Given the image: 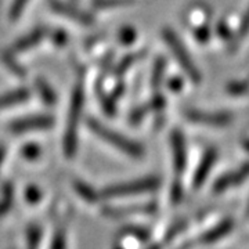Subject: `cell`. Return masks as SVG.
Returning <instances> with one entry per match:
<instances>
[{
    "label": "cell",
    "mask_w": 249,
    "mask_h": 249,
    "mask_svg": "<svg viewBox=\"0 0 249 249\" xmlns=\"http://www.w3.org/2000/svg\"><path fill=\"white\" fill-rule=\"evenodd\" d=\"M83 104H85V90H83L82 82H78L72 91L71 104H70L68 119H67V129L64 134V154L68 158H72L76 152L78 126H79L80 116L83 111Z\"/></svg>",
    "instance_id": "cell-1"
},
{
    "label": "cell",
    "mask_w": 249,
    "mask_h": 249,
    "mask_svg": "<svg viewBox=\"0 0 249 249\" xmlns=\"http://www.w3.org/2000/svg\"><path fill=\"white\" fill-rule=\"evenodd\" d=\"M88 126L90 130L96 136H98L101 140L114 145L115 148H118L119 151H122L126 155H129L132 158H142L144 155V148L142 144L132 142L127 137H124V134L116 133L114 130L108 129L106 124H103L96 119H93V118L88 119Z\"/></svg>",
    "instance_id": "cell-2"
},
{
    "label": "cell",
    "mask_w": 249,
    "mask_h": 249,
    "mask_svg": "<svg viewBox=\"0 0 249 249\" xmlns=\"http://www.w3.org/2000/svg\"><path fill=\"white\" fill-rule=\"evenodd\" d=\"M162 37H163L165 43L169 46L170 52L175 55V58L178 60V65L181 67V70L186 72L188 79L191 80L194 85H199L201 79H202L201 72L196 68V65L193 61V58H191L188 50L186 49L184 43L180 40V37L172 29H169V28H165L162 31Z\"/></svg>",
    "instance_id": "cell-3"
},
{
    "label": "cell",
    "mask_w": 249,
    "mask_h": 249,
    "mask_svg": "<svg viewBox=\"0 0 249 249\" xmlns=\"http://www.w3.org/2000/svg\"><path fill=\"white\" fill-rule=\"evenodd\" d=\"M160 184V180L158 178H144L124 183V184H115V186L106 187L101 193L100 196L103 198H122V196H137V194H144V193H150L157 190Z\"/></svg>",
    "instance_id": "cell-4"
},
{
    "label": "cell",
    "mask_w": 249,
    "mask_h": 249,
    "mask_svg": "<svg viewBox=\"0 0 249 249\" xmlns=\"http://www.w3.org/2000/svg\"><path fill=\"white\" fill-rule=\"evenodd\" d=\"M187 121L196 124H206V126H227L232 122V115L224 111H201V109H187L184 112Z\"/></svg>",
    "instance_id": "cell-5"
},
{
    "label": "cell",
    "mask_w": 249,
    "mask_h": 249,
    "mask_svg": "<svg viewBox=\"0 0 249 249\" xmlns=\"http://www.w3.org/2000/svg\"><path fill=\"white\" fill-rule=\"evenodd\" d=\"M54 124V118L52 115H31L13 121L9 124V130L13 133H27L35 130H47Z\"/></svg>",
    "instance_id": "cell-6"
},
{
    "label": "cell",
    "mask_w": 249,
    "mask_h": 249,
    "mask_svg": "<svg viewBox=\"0 0 249 249\" xmlns=\"http://www.w3.org/2000/svg\"><path fill=\"white\" fill-rule=\"evenodd\" d=\"M249 178V162L248 163H244L241 165L240 168L231 170L226 175H223L222 178H219L213 184V193L216 194H222L224 191L234 188V187H238L242 184L245 180Z\"/></svg>",
    "instance_id": "cell-7"
},
{
    "label": "cell",
    "mask_w": 249,
    "mask_h": 249,
    "mask_svg": "<svg viewBox=\"0 0 249 249\" xmlns=\"http://www.w3.org/2000/svg\"><path fill=\"white\" fill-rule=\"evenodd\" d=\"M170 148L173 158V168L178 175H181L186 170L187 165V145L184 134L181 130H173L170 134Z\"/></svg>",
    "instance_id": "cell-8"
},
{
    "label": "cell",
    "mask_w": 249,
    "mask_h": 249,
    "mask_svg": "<svg viewBox=\"0 0 249 249\" xmlns=\"http://www.w3.org/2000/svg\"><path fill=\"white\" fill-rule=\"evenodd\" d=\"M50 6L55 13L70 18L75 22H79L82 25H93L94 24V18L91 17L89 13L78 9V7H73L71 4H67L64 1H60V0H52Z\"/></svg>",
    "instance_id": "cell-9"
},
{
    "label": "cell",
    "mask_w": 249,
    "mask_h": 249,
    "mask_svg": "<svg viewBox=\"0 0 249 249\" xmlns=\"http://www.w3.org/2000/svg\"><path fill=\"white\" fill-rule=\"evenodd\" d=\"M157 204L155 202H147L144 205H132V206H124V208H112L108 206L103 209V213L107 217L112 219H121V217H127L133 214H152L157 212Z\"/></svg>",
    "instance_id": "cell-10"
},
{
    "label": "cell",
    "mask_w": 249,
    "mask_h": 249,
    "mask_svg": "<svg viewBox=\"0 0 249 249\" xmlns=\"http://www.w3.org/2000/svg\"><path fill=\"white\" fill-rule=\"evenodd\" d=\"M216 160H217V151L214 148H208L204 155H202L201 160H199V163H198V166H196V173L193 176V186L196 187V188L202 187L205 180L209 176L211 170L213 169Z\"/></svg>",
    "instance_id": "cell-11"
},
{
    "label": "cell",
    "mask_w": 249,
    "mask_h": 249,
    "mask_svg": "<svg viewBox=\"0 0 249 249\" xmlns=\"http://www.w3.org/2000/svg\"><path fill=\"white\" fill-rule=\"evenodd\" d=\"M234 229V222L231 219H226L219 224H216L211 230L205 231L202 235H199L196 238V244L199 245H209V244H214L217 241H220L223 237H226L227 234H230L231 230Z\"/></svg>",
    "instance_id": "cell-12"
},
{
    "label": "cell",
    "mask_w": 249,
    "mask_h": 249,
    "mask_svg": "<svg viewBox=\"0 0 249 249\" xmlns=\"http://www.w3.org/2000/svg\"><path fill=\"white\" fill-rule=\"evenodd\" d=\"M49 35V28L47 27H37L35 28L34 31H31L29 34H27L25 36L19 37L17 42L13 45V50L17 52V53H21V52H27L29 49L37 46L46 36Z\"/></svg>",
    "instance_id": "cell-13"
},
{
    "label": "cell",
    "mask_w": 249,
    "mask_h": 249,
    "mask_svg": "<svg viewBox=\"0 0 249 249\" xmlns=\"http://www.w3.org/2000/svg\"><path fill=\"white\" fill-rule=\"evenodd\" d=\"M29 97H31V91L25 88H19V89L9 91V93L0 96V111L16 107L18 104H22V103H27Z\"/></svg>",
    "instance_id": "cell-14"
},
{
    "label": "cell",
    "mask_w": 249,
    "mask_h": 249,
    "mask_svg": "<svg viewBox=\"0 0 249 249\" xmlns=\"http://www.w3.org/2000/svg\"><path fill=\"white\" fill-rule=\"evenodd\" d=\"M145 54H147V50H145V49H142V50H139V52H134V53L124 55V58L119 61V64L114 68V75H115L116 78H121L122 75H124L126 72L129 71V68H130L132 65H134L137 61H140L142 57H145Z\"/></svg>",
    "instance_id": "cell-15"
},
{
    "label": "cell",
    "mask_w": 249,
    "mask_h": 249,
    "mask_svg": "<svg viewBox=\"0 0 249 249\" xmlns=\"http://www.w3.org/2000/svg\"><path fill=\"white\" fill-rule=\"evenodd\" d=\"M14 201V186L13 183H4L1 187V194H0V217L7 214L13 206Z\"/></svg>",
    "instance_id": "cell-16"
},
{
    "label": "cell",
    "mask_w": 249,
    "mask_h": 249,
    "mask_svg": "<svg viewBox=\"0 0 249 249\" xmlns=\"http://www.w3.org/2000/svg\"><path fill=\"white\" fill-rule=\"evenodd\" d=\"M35 83L36 90L42 98V101L47 106H54L57 103V94H55L53 88L47 83V80L43 79V78H37Z\"/></svg>",
    "instance_id": "cell-17"
},
{
    "label": "cell",
    "mask_w": 249,
    "mask_h": 249,
    "mask_svg": "<svg viewBox=\"0 0 249 249\" xmlns=\"http://www.w3.org/2000/svg\"><path fill=\"white\" fill-rule=\"evenodd\" d=\"M73 188H75V191L78 193V196L80 198H83L86 202H90V204H96L98 199L101 198L93 187H90L89 184H86V183H83L80 180L73 181Z\"/></svg>",
    "instance_id": "cell-18"
},
{
    "label": "cell",
    "mask_w": 249,
    "mask_h": 249,
    "mask_svg": "<svg viewBox=\"0 0 249 249\" xmlns=\"http://www.w3.org/2000/svg\"><path fill=\"white\" fill-rule=\"evenodd\" d=\"M97 86H100V89L96 88V91H97V96L98 100L101 101V107L104 109V112L107 114V115L112 116L115 114L116 111V106H115V98L112 97L111 94H107L104 90H103V82L101 80H97V83H96Z\"/></svg>",
    "instance_id": "cell-19"
},
{
    "label": "cell",
    "mask_w": 249,
    "mask_h": 249,
    "mask_svg": "<svg viewBox=\"0 0 249 249\" xmlns=\"http://www.w3.org/2000/svg\"><path fill=\"white\" fill-rule=\"evenodd\" d=\"M165 70H166V62L163 60V57H158L154 67H152L151 72V88L152 90H158L163 82V75H165Z\"/></svg>",
    "instance_id": "cell-20"
},
{
    "label": "cell",
    "mask_w": 249,
    "mask_h": 249,
    "mask_svg": "<svg viewBox=\"0 0 249 249\" xmlns=\"http://www.w3.org/2000/svg\"><path fill=\"white\" fill-rule=\"evenodd\" d=\"M249 34V7L245 11L244 17L241 19L240 27H238V31H237V35H235V39L231 40V46L230 49H235L237 46L240 45L241 42L247 37V35Z\"/></svg>",
    "instance_id": "cell-21"
},
{
    "label": "cell",
    "mask_w": 249,
    "mask_h": 249,
    "mask_svg": "<svg viewBox=\"0 0 249 249\" xmlns=\"http://www.w3.org/2000/svg\"><path fill=\"white\" fill-rule=\"evenodd\" d=\"M136 3V0H93V6L96 9L108 10L118 7H127Z\"/></svg>",
    "instance_id": "cell-22"
},
{
    "label": "cell",
    "mask_w": 249,
    "mask_h": 249,
    "mask_svg": "<svg viewBox=\"0 0 249 249\" xmlns=\"http://www.w3.org/2000/svg\"><path fill=\"white\" fill-rule=\"evenodd\" d=\"M1 60L4 62V65L9 68L10 71L13 72L14 75H17L19 78H24L27 73H25V70H24V67H21L19 64L17 62V60L13 57V54L11 53H3L1 54Z\"/></svg>",
    "instance_id": "cell-23"
},
{
    "label": "cell",
    "mask_w": 249,
    "mask_h": 249,
    "mask_svg": "<svg viewBox=\"0 0 249 249\" xmlns=\"http://www.w3.org/2000/svg\"><path fill=\"white\" fill-rule=\"evenodd\" d=\"M187 224L188 223L184 219H180V220H176L175 223H172L169 226V229L165 232V242H170V241L175 240L178 235H180L187 229Z\"/></svg>",
    "instance_id": "cell-24"
},
{
    "label": "cell",
    "mask_w": 249,
    "mask_h": 249,
    "mask_svg": "<svg viewBox=\"0 0 249 249\" xmlns=\"http://www.w3.org/2000/svg\"><path fill=\"white\" fill-rule=\"evenodd\" d=\"M122 234L130 235V237L142 241V242H145V241H148V238H150L148 230H145L144 227H139V226H126L124 230H122Z\"/></svg>",
    "instance_id": "cell-25"
},
{
    "label": "cell",
    "mask_w": 249,
    "mask_h": 249,
    "mask_svg": "<svg viewBox=\"0 0 249 249\" xmlns=\"http://www.w3.org/2000/svg\"><path fill=\"white\" fill-rule=\"evenodd\" d=\"M42 240V230L39 226L36 224H31L27 229V241L28 247L31 248H36L39 245V242Z\"/></svg>",
    "instance_id": "cell-26"
},
{
    "label": "cell",
    "mask_w": 249,
    "mask_h": 249,
    "mask_svg": "<svg viewBox=\"0 0 249 249\" xmlns=\"http://www.w3.org/2000/svg\"><path fill=\"white\" fill-rule=\"evenodd\" d=\"M137 34L132 27H124L119 32H118V40L119 43L124 46H130L136 42Z\"/></svg>",
    "instance_id": "cell-27"
},
{
    "label": "cell",
    "mask_w": 249,
    "mask_h": 249,
    "mask_svg": "<svg viewBox=\"0 0 249 249\" xmlns=\"http://www.w3.org/2000/svg\"><path fill=\"white\" fill-rule=\"evenodd\" d=\"M227 91L231 96H244V94H247L249 91V79L229 83L227 85Z\"/></svg>",
    "instance_id": "cell-28"
},
{
    "label": "cell",
    "mask_w": 249,
    "mask_h": 249,
    "mask_svg": "<svg viewBox=\"0 0 249 249\" xmlns=\"http://www.w3.org/2000/svg\"><path fill=\"white\" fill-rule=\"evenodd\" d=\"M21 155L28 160H36L40 157V147L36 142H28L21 148Z\"/></svg>",
    "instance_id": "cell-29"
},
{
    "label": "cell",
    "mask_w": 249,
    "mask_h": 249,
    "mask_svg": "<svg viewBox=\"0 0 249 249\" xmlns=\"http://www.w3.org/2000/svg\"><path fill=\"white\" fill-rule=\"evenodd\" d=\"M150 111V107L148 104H144V106H140V107L134 108L133 111L130 112V116H129V122L132 124H139L142 122V119L145 118V115L148 114Z\"/></svg>",
    "instance_id": "cell-30"
},
{
    "label": "cell",
    "mask_w": 249,
    "mask_h": 249,
    "mask_svg": "<svg viewBox=\"0 0 249 249\" xmlns=\"http://www.w3.org/2000/svg\"><path fill=\"white\" fill-rule=\"evenodd\" d=\"M67 231H65V227H62L60 226L55 231H54V235H53V241H52V248H55V249H61L64 248L65 245H67Z\"/></svg>",
    "instance_id": "cell-31"
},
{
    "label": "cell",
    "mask_w": 249,
    "mask_h": 249,
    "mask_svg": "<svg viewBox=\"0 0 249 249\" xmlns=\"http://www.w3.org/2000/svg\"><path fill=\"white\" fill-rule=\"evenodd\" d=\"M29 0H13V4H11V7H10V19L11 21H17L19 16L22 14V11L25 9V6H27V3Z\"/></svg>",
    "instance_id": "cell-32"
},
{
    "label": "cell",
    "mask_w": 249,
    "mask_h": 249,
    "mask_svg": "<svg viewBox=\"0 0 249 249\" xmlns=\"http://www.w3.org/2000/svg\"><path fill=\"white\" fill-rule=\"evenodd\" d=\"M25 199H27L28 204L36 205L40 199H42V191L39 190L37 186H28L25 190Z\"/></svg>",
    "instance_id": "cell-33"
},
{
    "label": "cell",
    "mask_w": 249,
    "mask_h": 249,
    "mask_svg": "<svg viewBox=\"0 0 249 249\" xmlns=\"http://www.w3.org/2000/svg\"><path fill=\"white\" fill-rule=\"evenodd\" d=\"M148 104V107H150V111H155V112H160L162 111L165 106H166V100L165 97L160 94V93H157V94H154L152 98L147 103Z\"/></svg>",
    "instance_id": "cell-34"
},
{
    "label": "cell",
    "mask_w": 249,
    "mask_h": 249,
    "mask_svg": "<svg viewBox=\"0 0 249 249\" xmlns=\"http://www.w3.org/2000/svg\"><path fill=\"white\" fill-rule=\"evenodd\" d=\"M194 36L199 43H206L211 37V28L208 25H201V27L196 28Z\"/></svg>",
    "instance_id": "cell-35"
},
{
    "label": "cell",
    "mask_w": 249,
    "mask_h": 249,
    "mask_svg": "<svg viewBox=\"0 0 249 249\" xmlns=\"http://www.w3.org/2000/svg\"><path fill=\"white\" fill-rule=\"evenodd\" d=\"M183 198V187L178 181H175L170 188V201L172 204H178Z\"/></svg>",
    "instance_id": "cell-36"
},
{
    "label": "cell",
    "mask_w": 249,
    "mask_h": 249,
    "mask_svg": "<svg viewBox=\"0 0 249 249\" xmlns=\"http://www.w3.org/2000/svg\"><path fill=\"white\" fill-rule=\"evenodd\" d=\"M52 37H53V43L57 46H64L68 42V34L62 29H57Z\"/></svg>",
    "instance_id": "cell-37"
},
{
    "label": "cell",
    "mask_w": 249,
    "mask_h": 249,
    "mask_svg": "<svg viewBox=\"0 0 249 249\" xmlns=\"http://www.w3.org/2000/svg\"><path fill=\"white\" fill-rule=\"evenodd\" d=\"M168 88L172 91H175V93H178L180 90L183 89V80L180 79V78H172V79L168 82Z\"/></svg>",
    "instance_id": "cell-38"
},
{
    "label": "cell",
    "mask_w": 249,
    "mask_h": 249,
    "mask_svg": "<svg viewBox=\"0 0 249 249\" xmlns=\"http://www.w3.org/2000/svg\"><path fill=\"white\" fill-rule=\"evenodd\" d=\"M124 83L122 82V83H118L115 88H114V90L111 91V96L116 100V98H119L121 96H124Z\"/></svg>",
    "instance_id": "cell-39"
},
{
    "label": "cell",
    "mask_w": 249,
    "mask_h": 249,
    "mask_svg": "<svg viewBox=\"0 0 249 249\" xmlns=\"http://www.w3.org/2000/svg\"><path fill=\"white\" fill-rule=\"evenodd\" d=\"M217 32H219V35L222 36V37H229V35H230V28L227 27L224 22H220L219 28H217Z\"/></svg>",
    "instance_id": "cell-40"
},
{
    "label": "cell",
    "mask_w": 249,
    "mask_h": 249,
    "mask_svg": "<svg viewBox=\"0 0 249 249\" xmlns=\"http://www.w3.org/2000/svg\"><path fill=\"white\" fill-rule=\"evenodd\" d=\"M4 157H6V145L3 142H0V166L4 160Z\"/></svg>",
    "instance_id": "cell-41"
},
{
    "label": "cell",
    "mask_w": 249,
    "mask_h": 249,
    "mask_svg": "<svg viewBox=\"0 0 249 249\" xmlns=\"http://www.w3.org/2000/svg\"><path fill=\"white\" fill-rule=\"evenodd\" d=\"M245 214H247V217L249 219V201H248V206H247V212H245Z\"/></svg>",
    "instance_id": "cell-42"
},
{
    "label": "cell",
    "mask_w": 249,
    "mask_h": 249,
    "mask_svg": "<svg viewBox=\"0 0 249 249\" xmlns=\"http://www.w3.org/2000/svg\"><path fill=\"white\" fill-rule=\"evenodd\" d=\"M245 148H247V150H248V151H249V142H245Z\"/></svg>",
    "instance_id": "cell-43"
}]
</instances>
